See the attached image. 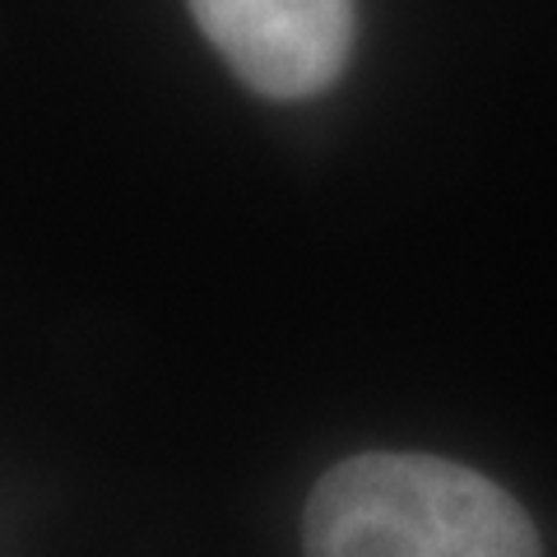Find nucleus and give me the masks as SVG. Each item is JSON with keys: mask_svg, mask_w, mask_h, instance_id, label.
<instances>
[{"mask_svg": "<svg viewBox=\"0 0 557 557\" xmlns=\"http://www.w3.org/2000/svg\"><path fill=\"white\" fill-rule=\"evenodd\" d=\"M209 47L274 102L325 94L354 51V0H190Z\"/></svg>", "mask_w": 557, "mask_h": 557, "instance_id": "f03ea898", "label": "nucleus"}, {"mask_svg": "<svg viewBox=\"0 0 557 557\" xmlns=\"http://www.w3.org/2000/svg\"><path fill=\"white\" fill-rule=\"evenodd\" d=\"M307 557H544L525 507L442 456L362 450L317 483Z\"/></svg>", "mask_w": 557, "mask_h": 557, "instance_id": "f257e3e1", "label": "nucleus"}]
</instances>
